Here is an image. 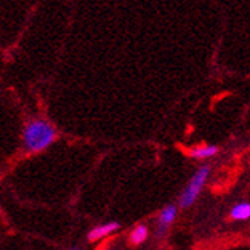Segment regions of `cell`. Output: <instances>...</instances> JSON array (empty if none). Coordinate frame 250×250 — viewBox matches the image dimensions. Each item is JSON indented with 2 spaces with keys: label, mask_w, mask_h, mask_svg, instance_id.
<instances>
[{
  "label": "cell",
  "mask_w": 250,
  "mask_h": 250,
  "mask_svg": "<svg viewBox=\"0 0 250 250\" xmlns=\"http://www.w3.org/2000/svg\"><path fill=\"white\" fill-rule=\"evenodd\" d=\"M57 140V130L45 118H32L21 132V143L29 154H40Z\"/></svg>",
  "instance_id": "1"
},
{
  "label": "cell",
  "mask_w": 250,
  "mask_h": 250,
  "mask_svg": "<svg viewBox=\"0 0 250 250\" xmlns=\"http://www.w3.org/2000/svg\"><path fill=\"white\" fill-rule=\"evenodd\" d=\"M210 172H212V167L209 165H203L195 170V173L190 177L188 184L184 186L183 192L180 193V198H178L180 209H189L195 204V201L198 200V197L206 186V183H208L210 177Z\"/></svg>",
  "instance_id": "2"
},
{
  "label": "cell",
  "mask_w": 250,
  "mask_h": 250,
  "mask_svg": "<svg viewBox=\"0 0 250 250\" xmlns=\"http://www.w3.org/2000/svg\"><path fill=\"white\" fill-rule=\"evenodd\" d=\"M178 204L175 203H169L163 208L158 215H157V226L154 229V236L157 240H163L166 238L167 232H169V227L175 223L177 216H178Z\"/></svg>",
  "instance_id": "3"
},
{
  "label": "cell",
  "mask_w": 250,
  "mask_h": 250,
  "mask_svg": "<svg viewBox=\"0 0 250 250\" xmlns=\"http://www.w3.org/2000/svg\"><path fill=\"white\" fill-rule=\"evenodd\" d=\"M120 227H122L120 223H117V221H109V223H103V224L95 226L94 229H91L88 232V241L89 243L100 241V240H103V238H107L114 232H117Z\"/></svg>",
  "instance_id": "4"
},
{
  "label": "cell",
  "mask_w": 250,
  "mask_h": 250,
  "mask_svg": "<svg viewBox=\"0 0 250 250\" xmlns=\"http://www.w3.org/2000/svg\"><path fill=\"white\" fill-rule=\"evenodd\" d=\"M188 154L193 160H208L218 154V146H212V145L197 146V147H192Z\"/></svg>",
  "instance_id": "5"
},
{
  "label": "cell",
  "mask_w": 250,
  "mask_h": 250,
  "mask_svg": "<svg viewBox=\"0 0 250 250\" xmlns=\"http://www.w3.org/2000/svg\"><path fill=\"white\" fill-rule=\"evenodd\" d=\"M230 218L233 221H247L250 220V203L249 201H241L235 204L230 209Z\"/></svg>",
  "instance_id": "6"
},
{
  "label": "cell",
  "mask_w": 250,
  "mask_h": 250,
  "mask_svg": "<svg viewBox=\"0 0 250 250\" xmlns=\"http://www.w3.org/2000/svg\"><path fill=\"white\" fill-rule=\"evenodd\" d=\"M149 227L146 224H138L135 226L132 232H130L129 235V241L130 244H134V246H140V244H143L147 238H149Z\"/></svg>",
  "instance_id": "7"
},
{
  "label": "cell",
  "mask_w": 250,
  "mask_h": 250,
  "mask_svg": "<svg viewBox=\"0 0 250 250\" xmlns=\"http://www.w3.org/2000/svg\"><path fill=\"white\" fill-rule=\"evenodd\" d=\"M69 250H80V249H79V247H71Z\"/></svg>",
  "instance_id": "8"
}]
</instances>
